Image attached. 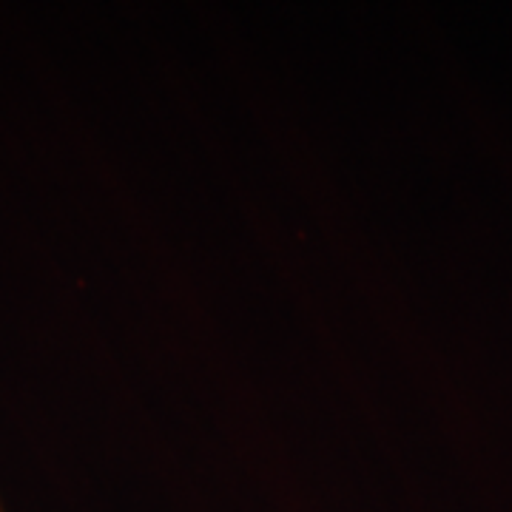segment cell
Masks as SVG:
<instances>
[{"instance_id":"1","label":"cell","mask_w":512,"mask_h":512,"mask_svg":"<svg viewBox=\"0 0 512 512\" xmlns=\"http://www.w3.org/2000/svg\"><path fill=\"white\" fill-rule=\"evenodd\" d=\"M0 512H6V507H3V501H0Z\"/></svg>"}]
</instances>
